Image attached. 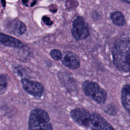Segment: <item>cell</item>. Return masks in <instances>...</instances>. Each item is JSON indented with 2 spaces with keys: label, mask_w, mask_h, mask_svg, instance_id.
<instances>
[{
  "label": "cell",
  "mask_w": 130,
  "mask_h": 130,
  "mask_svg": "<svg viewBox=\"0 0 130 130\" xmlns=\"http://www.w3.org/2000/svg\"><path fill=\"white\" fill-rule=\"evenodd\" d=\"M115 66L123 71H130V40L117 42L112 49Z\"/></svg>",
  "instance_id": "cell-1"
},
{
  "label": "cell",
  "mask_w": 130,
  "mask_h": 130,
  "mask_svg": "<svg viewBox=\"0 0 130 130\" xmlns=\"http://www.w3.org/2000/svg\"><path fill=\"white\" fill-rule=\"evenodd\" d=\"M28 130H53L48 113L40 108H36L30 113Z\"/></svg>",
  "instance_id": "cell-2"
},
{
  "label": "cell",
  "mask_w": 130,
  "mask_h": 130,
  "mask_svg": "<svg viewBox=\"0 0 130 130\" xmlns=\"http://www.w3.org/2000/svg\"><path fill=\"white\" fill-rule=\"evenodd\" d=\"M82 88L85 94L99 103H104L107 99L106 90L97 83L85 81L82 84Z\"/></svg>",
  "instance_id": "cell-3"
},
{
  "label": "cell",
  "mask_w": 130,
  "mask_h": 130,
  "mask_svg": "<svg viewBox=\"0 0 130 130\" xmlns=\"http://www.w3.org/2000/svg\"><path fill=\"white\" fill-rule=\"evenodd\" d=\"M70 116L72 119L78 125L89 127L91 122V114L86 110L83 108H76L70 112Z\"/></svg>",
  "instance_id": "cell-4"
},
{
  "label": "cell",
  "mask_w": 130,
  "mask_h": 130,
  "mask_svg": "<svg viewBox=\"0 0 130 130\" xmlns=\"http://www.w3.org/2000/svg\"><path fill=\"white\" fill-rule=\"evenodd\" d=\"M72 33L74 38L77 40L84 39L89 35V29L87 24L81 17H77L74 21Z\"/></svg>",
  "instance_id": "cell-5"
},
{
  "label": "cell",
  "mask_w": 130,
  "mask_h": 130,
  "mask_svg": "<svg viewBox=\"0 0 130 130\" xmlns=\"http://www.w3.org/2000/svg\"><path fill=\"white\" fill-rule=\"evenodd\" d=\"M89 128L90 130H115L107 120L97 113L91 114Z\"/></svg>",
  "instance_id": "cell-6"
},
{
  "label": "cell",
  "mask_w": 130,
  "mask_h": 130,
  "mask_svg": "<svg viewBox=\"0 0 130 130\" xmlns=\"http://www.w3.org/2000/svg\"><path fill=\"white\" fill-rule=\"evenodd\" d=\"M22 84L24 89L27 93L33 96L40 97L43 92V86L39 82L23 79L22 80Z\"/></svg>",
  "instance_id": "cell-7"
},
{
  "label": "cell",
  "mask_w": 130,
  "mask_h": 130,
  "mask_svg": "<svg viewBox=\"0 0 130 130\" xmlns=\"http://www.w3.org/2000/svg\"><path fill=\"white\" fill-rule=\"evenodd\" d=\"M61 61L65 66L71 69L77 68L80 66L79 57L71 51H67L63 53L62 55Z\"/></svg>",
  "instance_id": "cell-8"
},
{
  "label": "cell",
  "mask_w": 130,
  "mask_h": 130,
  "mask_svg": "<svg viewBox=\"0 0 130 130\" xmlns=\"http://www.w3.org/2000/svg\"><path fill=\"white\" fill-rule=\"evenodd\" d=\"M0 43L10 47L20 48L23 46L22 43L18 40L2 32H0Z\"/></svg>",
  "instance_id": "cell-9"
},
{
  "label": "cell",
  "mask_w": 130,
  "mask_h": 130,
  "mask_svg": "<svg viewBox=\"0 0 130 130\" xmlns=\"http://www.w3.org/2000/svg\"><path fill=\"white\" fill-rule=\"evenodd\" d=\"M121 99L124 108L130 115V85L123 86L121 90Z\"/></svg>",
  "instance_id": "cell-10"
},
{
  "label": "cell",
  "mask_w": 130,
  "mask_h": 130,
  "mask_svg": "<svg viewBox=\"0 0 130 130\" xmlns=\"http://www.w3.org/2000/svg\"><path fill=\"white\" fill-rule=\"evenodd\" d=\"M111 18L113 23L118 26L123 25L125 22L123 15L118 11L113 12L111 14Z\"/></svg>",
  "instance_id": "cell-11"
},
{
  "label": "cell",
  "mask_w": 130,
  "mask_h": 130,
  "mask_svg": "<svg viewBox=\"0 0 130 130\" xmlns=\"http://www.w3.org/2000/svg\"><path fill=\"white\" fill-rule=\"evenodd\" d=\"M12 29V32L16 35H21L26 30V27L25 25L22 22L17 21L15 22Z\"/></svg>",
  "instance_id": "cell-12"
},
{
  "label": "cell",
  "mask_w": 130,
  "mask_h": 130,
  "mask_svg": "<svg viewBox=\"0 0 130 130\" xmlns=\"http://www.w3.org/2000/svg\"><path fill=\"white\" fill-rule=\"evenodd\" d=\"M7 87V81L6 77L3 75H0V94L4 93Z\"/></svg>",
  "instance_id": "cell-13"
},
{
  "label": "cell",
  "mask_w": 130,
  "mask_h": 130,
  "mask_svg": "<svg viewBox=\"0 0 130 130\" xmlns=\"http://www.w3.org/2000/svg\"><path fill=\"white\" fill-rule=\"evenodd\" d=\"M50 55L55 60H59L61 59L62 53L61 52L57 49H53L50 52Z\"/></svg>",
  "instance_id": "cell-14"
},
{
  "label": "cell",
  "mask_w": 130,
  "mask_h": 130,
  "mask_svg": "<svg viewBox=\"0 0 130 130\" xmlns=\"http://www.w3.org/2000/svg\"><path fill=\"white\" fill-rule=\"evenodd\" d=\"M42 19L44 22L47 25H51L52 24V21L49 17H48L47 16H44Z\"/></svg>",
  "instance_id": "cell-15"
},
{
  "label": "cell",
  "mask_w": 130,
  "mask_h": 130,
  "mask_svg": "<svg viewBox=\"0 0 130 130\" xmlns=\"http://www.w3.org/2000/svg\"><path fill=\"white\" fill-rule=\"evenodd\" d=\"M123 2H125V3H128V4H130V0H120Z\"/></svg>",
  "instance_id": "cell-16"
},
{
  "label": "cell",
  "mask_w": 130,
  "mask_h": 130,
  "mask_svg": "<svg viewBox=\"0 0 130 130\" xmlns=\"http://www.w3.org/2000/svg\"><path fill=\"white\" fill-rule=\"evenodd\" d=\"M22 2H23V3L24 4L26 5V4L27 3V0H23Z\"/></svg>",
  "instance_id": "cell-17"
}]
</instances>
